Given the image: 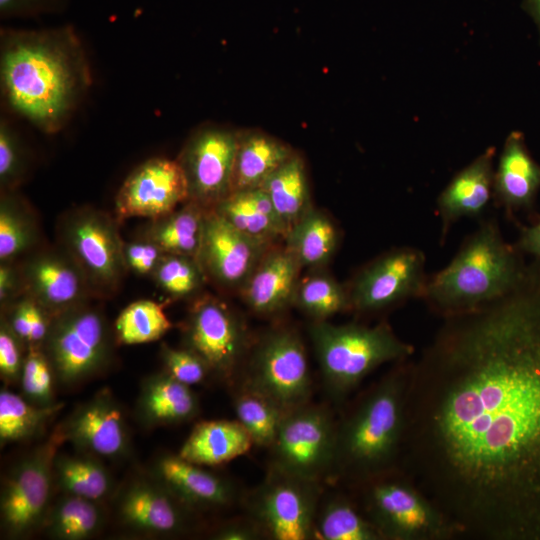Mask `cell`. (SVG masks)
I'll return each mask as SVG.
<instances>
[{
  "mask_svg": "<svg viewBox=\"0 0 540 540\" xmlns=\"http://www.w3.org/2000/svg\"><path fill=\"white\" fill-rule=\"evenodd\" d=\"M409 364L393 363L337 419L330 481L354 489L398 468Z\"/></svg>",
  "mask_w": 540,
  "mask_h": 540,
  "instance_id": "cell-3",
  "label": "cell"
},
{
  "mask_svg": "<svg viewBox=\"0 0 540 540\" xmlns=\"http://www.w3.org/2000/svg\"><path fill=\"white\" fill-rule=\"evenodd\" d=\"M335 418L330 407L306 403L286 412L269 448L270 468L321 483L329 480L335 451Z\"/></svg>",
  "mask_w": 540,
  "mask_h": 540,
  "instance_id": "cell-10",
  "label": "cell"
},
{
  "mask_svg": "<svg viewBox=\"0 0 540 540\" xmlns=\"http://www.w3.org/2000/svg\"><path fill=\"white\" fill-rule=\"evenodd\" d=\"M123 253L128 271L139 276L150 277L165 255L157 244L142 237L131 242H124Z\"/></svg>",
  "mask_w": 540,
  "mask_h": 540,
  "instance_id": "cell-45",
  "label": "cell"
},
{
  "mask_svg": "<svg viewBox=\"0 0 540 540\" xmlns=\"http://www.w3.org/2000/svg\"><path fill=\"white\" fill-rule=\"evenodd\" d=\"M234 385L269 398L285 412L310 402L312 377L298 333L277 328L257 343Z\"/></svg>",
  "mask_w": 540,
  "mask_h": 540,
  "instance_id": "cell-9",
  "label": "cell"
},
{
  "mask_svg": "<svg viewBox=\"0 0 540 540\" xmlns=\"http://www.w3.org/2000/svg\"><path fill=\"white\" fill-rule=\"evenodd\" d=\"M27 345L15 334L7 320L0 321V376L6 384L20 382Z\"/></svg>",
  "mask_w": 540,
  "mask_h": 540,
  "instance_id": "cell-44",
  "label": "cell"
},
{
  "mask_svg": "<svg viewBox=\"0 0 540 540\" xmlns=\"http://www.w3.org/2000/svg\"><path fill=\"white\" fill-rule=\"evenodd\" d=\"M189 200L188 186L178 161L154 157L126 177L115 196V217H163Z\"/></svg>",
  "mask_w": 540,
  "mask_h": 540,
  "instance_id": "cell-16",
  "label": "cell"
},
{
  "mask_svg": "<svg viewBox=\"0 0 540 540\" xmlns=\"http://www.w3.org/2000/svg\"><path fill=\"white\" fill-rule=\"evenodd\" d=\"M515 246L540 265V221L533 226L523 227Z\"/></svg>",
  "mask_w": 540,
  "mask_h": 540,
  "instance_id": "cell-49",
  "label": "cell"
},
{
  "mask_svg": "<svg viewBox=\"0 0 540 540\" xmlns=\"http://www.w3.org/2000/svg\"><path fill=\"white\" fill-rule=\"evenodd\" d=\"M522 8L536 24L540 42V0H523Z\"/></svg>",
  "mask_w": 540,
  "mask_h": 540,
  "instance_id": "cell-50",
  "label": "cell"
},
{
  "mask_svg": "<svg viewBox=\"0 0 540 540\" xmlns=\"http://www.w3.org/2000/svg\"><path fill=\"white\" fill-rule=\"evenodd\" d=\"M302 266L286 248L268 249L240 291L247 306L257 314H277L291 304Z\"/></svg>",
  "mask_w": 540,
  "mask_h": 540,
  "instance_id": "cell-22",
  "label": "cell"
},
{
  "mask_svg": "<svg viewBox=\"0 0 540 540\" xmlns=\"http://www.w3.org/2000/svg\"><path fill=\"white\" fill-rule=\"evenodd\" d=\"M293 304L313 321H326L329 317L350 309L347 288L325 274H313L300 279Z\"/></svg>",
  "mask_w": 540,
  "mask_h": 540,
  "instance_id": "cell-39",
  "label": "cell"
},
{
  "mask_svg": "<svg viewBox=\"0 0 540 540\" xmlns=\"http://www.w3.org/2000/svg\"><path fill=\"white\" fill-rule=\"evenodd\" d=\"M269 248L236 229L214 209L206 210L197 261L207 280L223 288L241 289Z\"/></svg>",
  "mask_w": 540,
  "mask_h": 540,
  "instance_id": "cell-18",
  "label": "cell"
},
{
  "mask_svg": "<svg viewBox=\"0 0 540 540\" xmlns=\"http://www.w3.org/2000/svg\"><path fill=\"white\" fill-rule=\"evenodd\" d=\"M154 475L174 496L195 512L229 507L241 497L237 485L179 454H165L154 464Z\"/></svg>",
  "mask_w": 540,
  "mask_h": 540,
  "instance_id": "cell-21",
  "label": "cell"
},
{
  "mask_svg": "<svg viewBox=\"0 0 540 540\" xmlns=\"http://www.w3.org/2000/svg\"><path fill=\"white\" fill-rule=\"evenodd\" d=\"M285 247L302 267L319 268L329 262L338 242V231L332 220L314 208L286 234Z\"/></svg>",
  "mask_w": 540,
  "mask_h": 540,
  "instance_id": "cell-32",
  "label": "cell"
},
{
  "mask_svg": "<svg viewBox=\"0 0 540 540\" xmlns=\"http://www.w3.org/2000/svg\"><path fill=\"white\" fill-rule=\"evenodd\" d=\"M354 490L356 503L383 540L458 539L442 512L398 468Z\"/></svg>",
  "mask_w": 540,
  "mask_h": 540,
  "instance_id": "cell-6",
  "label": "cell"
},
{
  "mask_svg": "<svg viewBox=\"0 0 540 540\" xmlns=\"http://www.w3.org/2000/svg\"><path fill=\"white\" fill-rule=\"evenodd\" d=\"M160 357L164 371L177 381L193 386L202 383L211 373L207 363L191 349L162 344Z\"/></svg>",
  "mask_w": 540,
  "mask_h": 540,
  "instance_id": "cell-43",
  "label": "cell"
},
{
  "mask_svg": "<svg viewBox=\"0 0 540 540\" xmlns=\"http://www.w3.org/2000/svg\"><path fill=\"white\" fill-rule=\"evenodd\" d=\"M95 502L65 494L45 517L47 534L59 540H84L94 536L104 521L103 513Z\"/></svg>",
  "mask_w": 540,
  "mask_h": 540,
  "instance_id": "cell-35",
  "label": "cell"
},
{
  "mask_svg": "<svg viewBox=\"0 0 540 540\" xmlns=\"http://www.w3.org/2000/svg\"><path fill=\"white\" fill-rule=\"evenodd\" d=\"M151 278L159 289L173 299L193 297L207 281L197 259L175 254H165Z\"/></svg>",
  "mask_w": 540,
  "mask_h": 540,
  "instance_id": "cell-40",
  "label": "cell"
},
{
  "mask_svg": "<svg viewBox=\"0 0 540 540\" xmlns=\"http://www.w3.org/2000/svg\"><path fill=\"white\" fill-rule=\"evenodd\" d=\"M59 426L65 442H70L81 453L117 459L130 450L124 413L107 388L75 408Z\"/></svg>",
  "mask_w": 540,
  "mask_h": 540,
  "instance_id": "cell-19",
  "label": "cell"
},
{
  "mask_svg": "<svg viewBox=\"0 0 540 540\" xmlns=\"http://www.w3.org/2000/svg\"><path fill=\"white\" fill-rule=\"evenodd\" d=\"M111 331L91 300L52 316L42 345L56 382L76 386L100 374L112 355Z\"/></svg>",
  "mask_w": 540,
  "mask_h": 540,
  "instance_id": "cell-8",
  "label": "cell"
},
{
  "mask_svg": "<svg viewBox=\"0 0 540 540\" xmlns=\"http://www.w3.org/2000/svg\"><path fill=\"white\" fill-rule=\"evenodd\" d=\"M25 295L51 316L95 299L81 270L58 244L42 245L19 260Z\"/></svg>",
  "mask_w": 540,
  "mask_h": 540,
  "instance_id": "cell-17",
  "label": "cell"
},
{
  "mask_svg": "<svg viewBox=\"0 0 540 540\" xmlns=\"http://www.w3.org/2000/svg\"><path fill=\"white\" fill-rule=\"evenodd\" d=\"M118 222L92 206L73 208L57 222V244L77 264L95 299L114 296L128 271Z\"/></svg>",
  "mask_w": 540,
  "mask_h": 540,
  "instance_id": "cell-7",
  "label": "cell"
},
{
  "mask_svg": "<svg viewBox=\"0 0 540 540\" xmlns=\"http://www.w3.org/2000/svg\"><path fill=\"white\" fill-rule=\"evenodd\" d=\"M495 148L489 147L451 179L437 198L442 239L462 218L481 215L493 197V160Z\"/></svg>",
  "mask_w": 540,
  "mask_h": 540,
  "instance_id": "cell-23",
  "label": "cell"
},
{
  "mask_svg": "<svg viewBox=\"0 0 540 540\" xmlns=\"http://www.w3.org/2000/svg\"><path fill=\"white\" fill-rule=\"evenodd\" d=\"M54 480L64 494L98 501L112 488V477L96 456L57 453L54 461Z\"/></svg>",
  "mask_w": 540,
  "mask_h": 540,
  "instance_id": "cell-34",
  "label": "cell"
},
{
  "mask_svg": "<svg viewBox=\"0 0 540 540\" xmlns=\"http://www.w3.org/2000/svg\"><path fill=\"white\" fill-rule=\"evenodd\" d=\"M172 326L163 303L137 300L118 315L114 324L115 340L122 345L149 343L162 338Z\"/></svg>",
  "mask_w": 540,
  "mask_h": 540,
  "instance_id": "cell-38",
  "label": "cell"
},
{
  "mask_svg": "<svg viewBox=\"0 0 540 540\" xmlns=\"http://www.w3.org/2000/svg\"><path fill=\"white\" fill-rule=\"evenodd\" d=\"M523 253L503 238L494 219L481 221L449 262L428 276L421 299L442 317L496 300L524 278Z\"/></svg>",
  "mask_w": 540,
  "mask_h": 540,
  "instance_id": "cell-4",
  "label": "cell"
},
{
  "mask_svg": "<svg viewBox=\"0 0 540 540\" xmlns=\"http://www.w3.org/2000/svg\"><path fill=\"white\" fill-rule=\"evenodd\" d=\"M185 347L197 353L212 374L235 384L245 366L249 338L243 320L223 301L206 295L192 304L184 324Z\"/></svg>",
  "mask_w": 540,
  "mask_h": 540,
  "instance_id": "cell-13",
  "label": "cell"
},
{
  "mask_svg": "<svg viewBox=\"0 0 540 540\" xmlns=\"http://www.w3.org/2000/svg\"><path fill=\"white\" fill-rule=\"evenodd\" d=\"M321 483L269 467L263 482L245 496L248 516L273 540L314 538Z\"/></svg>",
  "mask_w": 540,
  "mask_h": 540,
  "instance_id": "cell-11",
  "label": "cell"
},
{
  "mask_svg": "<svg viewBox=\"0 0 540 540\" xmlns=\"http://www.w3.org/2000/svg\"><path fill=\"white\" fill-rule=\"evenodd\" d=\"M91 84L88 58L72 26L1 29L2 99L42 132L62 130Z\"/></svg>",
  "mask_w": 540,
  "mask_h": 540,
  "instance_id": "cell-2",
  "label": "cell"
},
{
  "mask_svg": "<svg viewBox=\"0 0 540 540\" xmlns=\"http://www.w3.org/2000/svg\"><path fill=\"white\" fill-rule=\"evenodd\" d=\"M233 408L237 421L254 445L270 448L286 412L269 398L241 385H234Z\"/></svg>",
  "mask_w": 540,
  "mask_h": 540,
  "instance_id": "cell-37",
  "label": "cell"
},
{
  "mask_svg": "<svg viewBox=\"0 0 540 540\" xmlns=\"http://www.w3.org/2000/svg\"><path fill=\"white\" fill-rule=\"evenodd\" d=\"M207 209L188 200L171 213L150 223L142 238L157 244L165 254L198 258Z\"/></svg>",
  "mask_w": 540,
  "mask_h": 540,
  "instance_id": "cell-30",
  "label": "cell"
},
{
  "mask_svg": "<svg viewBox=\"0 0 540 540\" xmlns=\"http://www.w3.org/2000/svg\"><path fill=\"white\" fill-rule=\"evenodd\" d=\"M194 512L157 479H134L123 489L117 503V515L124 526L152 535L187 532Z\"/></svg>",
  "mask_w": 540,
  "mask_h": 540,
  "instance_id": "cell-20",
  "label": "cell"
},
{
  "mask_svg": "<svg viewBox=\"0 0 540 540\" xmlns=\"http://www.w3.org/2000/svg\"><path fill=\"white\" fill-rule=\"evenodd\" d=\"M293 154L289 145L269 134L237 131L231 192L260 188Z\"/></svg>",
  "mask_w": 540,
  "mask_h": 540,
  "instance_id": "cell-26",
  "label": "cell"
},
{
  "mask_svg": "<svg viewBox=\"0 0 540 540\" xmlns=\"http://www.w3.org/2000/svg\"><path fill=\"white\" fill-rule=\"evenodd\" d=\"M260 188L267 194L287 232L313 208L305 163L296 152Z\"/></svg>",
  "mask_w": 540,
  "mask_h": 540,
  "instance_id": "cell-31",
  "label": "cell"
},
{
  "mask_svg": "<svg viewBox=\"0 0 540 540\" xmlns=\"http://www.w3.org/2000/svg\"><path fill=\"white\" fill-rule=\"evenodd\" d=\"M313 539L383 540L356 501L344 495H332L326 500L321 499Z\"/></svg>",
  "mask_w": 540,
  "mask_h": 540,
  "instance_id": "cell-33",
  "label": "cell"
},
{
  "mask_svg": "<svg viewBox=\"0 0 540 540\" xmlns=\"http://www.w3.org/2000/svg\"><path fill=\"white\" fill-rule=\"evenodd\" d=\"M237 131L204 125L183 145L177 161L188 186L189 200L213 209L231 193Z\"/></svg>",
  "mask_w": 540,
  "mask_h": 540,
  "instance_id": "cell-15",
  "label": "cell"
},
{
  "mask_svg": "<svg viewBox=\"0 0 540 540\" xmlns=\"http://www.w3.org/2000/svg\"><path fill=\"white\" fill-rule=\"evenodd\" d=\"M410 359L400 469L460 539L540 540V265Z\"/></svg>",
  "mask_w": 540,
  "mask_h": 540,
  "instance_id": "cell-1",
  "label": "cell"
},
{
  "mask_svg": "<svg viewBox=\"0 0 540 540\" xmlns=\"http://www.w3.org/2000/svg\"><path fill=\"white\" fill-rule=\"evenodd\" d=\"M66 0H0L1 18L31 17L50 13L61 7Z\"/></svg>",
  "mask_w": 540,
  "mask_h": 540,
  "instance_id": "cell-46",
  "label": "cell"
},
{
  "mask_svg": "<svg viewBox=\"0 0 540 540\" xmlns=\"http://www.w3.org/2000/svg\"><path fill=\"white\" fill-rule=\"evenodd\" d=\"M25 295L19 261L0 262V305L1 309Z\"/></svg>",
  "mask_w": 540,
  "mask_h": 540,
  "instance_id": "cell-47",
  "label": "cell"
},
{
  "mask_svg": "<svg viewBox=\"0 0 540 540\" xmlns=\"http://www.w3.org/2000/svg\"><path fill=\"white\" fill-rule=\"evenodd\" d=\"M62 407V403L38 406L8 389H1V444L19 442L36 436Z\"/></svg>",
  "mask_w": 540,
  "mask_h": 540,
  "instance_id": "cell-36",
  "label": "cell"
},
{
  "mask_svg": "<svg viewBox=\"0 0 540 540\" xmlns=\"http://www.w3.org/2000/svg\"><path fill=\"white\" fill-rule=\"evenodd\" d=\"M426 258L415 247L392 249L362 268L347 288L350 310L376 313L422 297Z\"/></svg>",
  "mask_w": 540,
  "mask_h": 540,
  "instance_id": "cell-14",
  "label": "cell"
},
{
  "mask_svg": "<svg viewBox=\"0 0 540 540\" xmlns=\"http://www.w3.org/2000/svg\"><path fill=\"white\" fill-rule=\"evenodd\" d=\"M309 336L329 399L342 404L375 369L411 359L414 347L385 322L374 326L313 321Z\"/></svg>",
  "mask_w": 540,
  "mask_h": 540,
  "instance_id": "cell-5",
  "label": "cell"
},
{
  "mask_svg": "<svg viewBox=\"0 0 540 540\" xmlns=\"http://www.w3.org/2000/svg\"><path fill=\"white\" fill-rule=\"evenodd\" d=\"M65 442L60 426L48 439L22 458L6 476L1 490V526L11 538L29 535L49 511L54 461Z\"/></svg>",
  "mask_w": 540,
  "mask_h": 540,
  "instance_id": "cell-12",
  "label": "cell"
},
{
  "mask_svg": "<svg viewBox=\"0 0 540 540\" xmlns=\"http://www.w3.org/2000/svg\"><path fill=\"white\" fill-rule=\"evenodd\" d=\"M540 189V165L531 156L522 132L506 138L494 170L493 198L508 214L533 206Z\"/></svg>",
  "mask_w": 540,
  "mask_h": 540,
  "instance_id": "cell-24",
  "label": "cell"
},
{
  "mask_svg": "<svg viewBox=\"0 0 540 540\" xmlns=\"http://www.w3.org/2000/svg\"><path fill=\"white\" fill-rule=\"evenodd\" d=\"M28 152L19 133L0 119V192L18 190L28 174Z\"/></svg>",
  "mask_w": 540,
  "mask_h": 540,
  "instance_id": "cell-41",
  "label": "cell"
},
{
  "mask_svg": "<svg viewBox=\"0 0 540 540\" xmlns=\"http://www.w3.org/2000/svg\"><path fill=\"white\" fill-rule=\"evenodd\" d=\"M213 209L236 229L266 245L286 237L284 224L261 188L231 192Z\"/></svg>",
  "mask_w": 540,
  "mask_h": 540,
  "instance_id": "cell-28",
  "label": "cell"
},
{
  "mask_svg": "<svg viewBox=\"0 0 540 540\" xmlns=\"http://www.w3.org/2000/svg\"><path fill=\"white\" fill-rule=\"evenodd\" d=\"M252 445L237 420H209L194 426L178 454L201 466H217L246 454Z\"/></svg>",
  "mask_w": 540,
  "mask_h": 540,
  "instance_id": "cell-27",
  "label": "cell"
},
{
  "mask_svg": "<svg viewBox=\"0 0 540 540\" xmlns=\"http://www.w3.org/2000/svg\"><path fill=\"white\" fill-rule=\"evenodd\" d=\"M44 245L36 212L18 190L0 196V262L21 260Z\"/></svg>",
  "mask_w": 540,
  "mask_h": 540,
  "instance_id": "cell-29",
  "label": "cell"
},
{
  "mask_svg": "<svg viewBox=\"0 0 540 540\" xmlns=\"http://www.w3.org/2000/svg\"><path fill=\"white\" fill-rule=\"evenodd\" d=\"M217 540H257L263 537L256 523L248 516L220 526L212 535Z\"/></svg>",
  "mask_w": 540,
  "mask_h": 540,
  "instance_id": "cell-48",
  "label": "cell"
},
{
  "mask_svg": "<svg viewBox=\"0 0 540 540\" xmlns=\"http://www.w3.org/2000/svg\"><path fill=\"white\" fill-rule=\"evenodd\" d=\"M54 381L53 369L42 348L29 347L20 378L24 396L38 406L55 404Z\"/></svg>",
  "mask_w": 540,
  "mask_h": 540,
  "instance_id": "cell-42",
  "label": "cell"
},
{
  "mask_svg": "<svg viewBox=\"0 0 540 540\" xmlns=\"http://www.w3.org/2000/svg\"><path fill=\"white\" fill-rule=\"evenodd\" d=\"M199 401L187 386L165 371L147 377L137 401V415L146 426H164L191 421L199 413Z\"/></svg>",
  "mask_w": 540,
  "mask_h": 540,
  "instance_id": "cell-25",
  "label": "cell"
}]
</instances>
